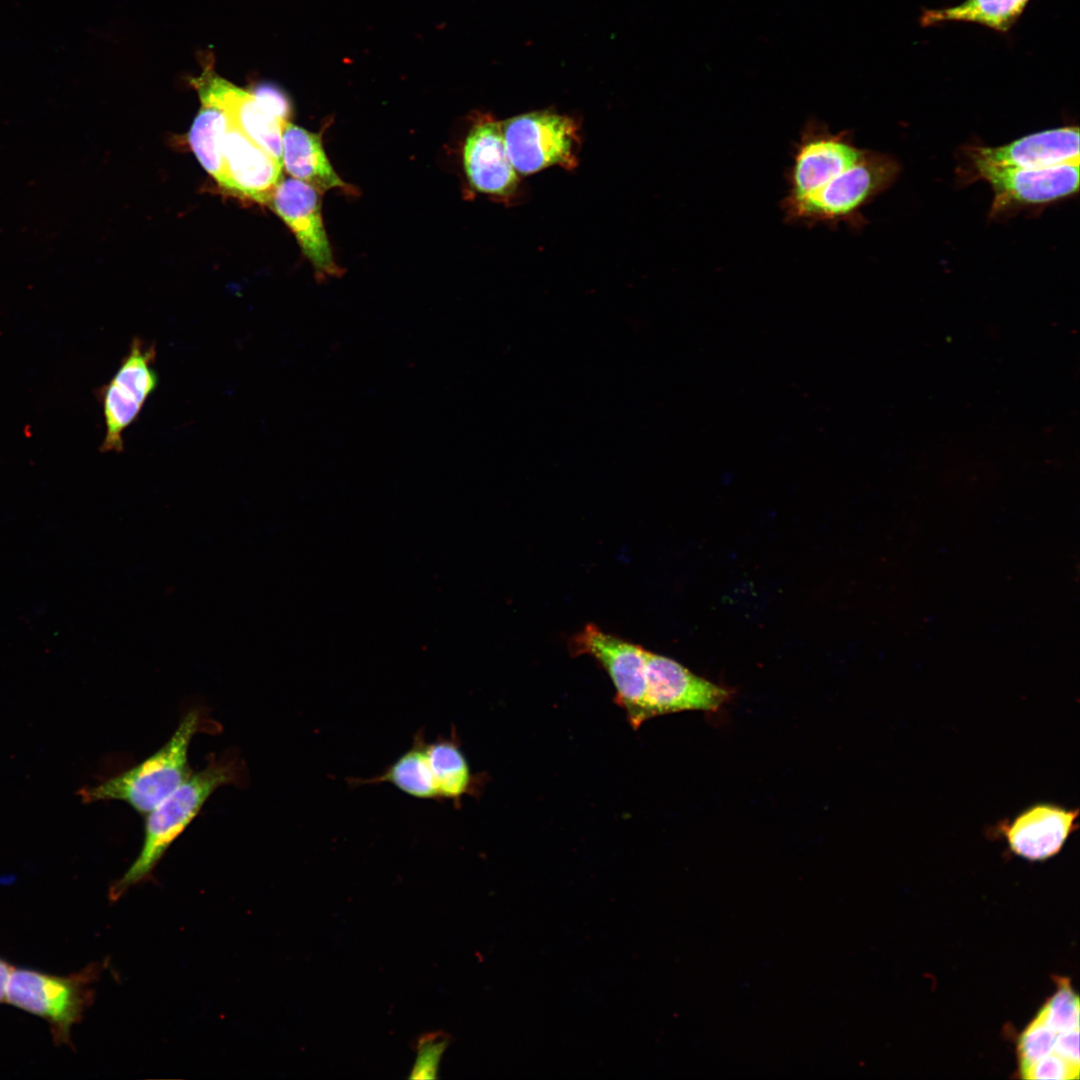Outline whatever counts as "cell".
<instances>
[{"label": "cell", "mask_w": 1080, "mask_h": 1080, "mask_svg": "<svg viewBox=\"0 0 1080 1080\" xmlns=\"http://www.w3.org/2000/svg\"><path fill=\"white\" fill-rule=\"evenodd\" d=\"M1059 1033L1061 1032L1052 1029L1038 1015L1035 1016L1018 1039L1017 1055L1020 1074L1042 1059L1060 1058L1056 1054V1040Z\"/></svg>", "instance_id": "obj_22"}, {"label": "cell", "mask_w": 1080, "mask_h": 1080, "mask_svg": "<svg viewBox=\"0 0 1080 1080\" xmlns=\"http://www.w3.org/2000/svg\"><path fill=\"white\" fill-rule=\"evenodd\" d=\"M573 655L593 657L608 673L616 690L615 703L626 713L628 722L638 729L645 721L647 649L586 625L569 642Z\"/></svg>", "instance_id": "obj_7"}, {"label": "cell", "mask_w": 1080, "mask_h": 1080, "mask_svg": "<svg viewBox=\"0 0 1080 1080\" xmlns=\"http://www.w3.org/2000/svg\"><path fill=\"white\" fill-rule=\"evenodd\" d=\"M865 153L847 131L832 133L816 118H809L794 144L792 163L785 172L788 190L781 203L804 198L856 163Z\"/></svg>", "instance_id": "obj_8"}, {"label": "cell", "mask_w": 1080, "mask_h": 1080, "mask_svg": "<svg viewBox=\"0 0 1080 1080\" xmlns=\"http://www.w3.org/2000/svg\"><path fill=\"white\" fill-rule=\"evenodd\" d=\"M1031 0H964L956 6L925 9L921 26L947 22L976 23L1002 34L1008 33Z\"/></svg>", "instance_id": "obj_20"}, {"label": "cell", "mask_w": 1080, "mask_h": 1080, "mask_svg": "<svg viewBox=\"0 0 1080 1080\" xmlns=\"http://www.w3.org/2000/svg\"><path fill=\"white\" fill-rule=\"evenodd\" d=\"M192 83L202 105L222 110L233 125L282 163V133L287 123L266 112L250 92L219 77L209 68Z\"/></svg>", "instance_id": "obj_13"}, {"label": "cell", "mask_w": 1080, "mask_h": 1080, "mask_svg": "<svg viewBox=\"0 0 1080 1080\" xmlns=\"http://www.w3.org/2000/svg\"><path fill=\"white\" fill-rule=\"evenodd\" d=\"M351 783L357 785L388 783L411 797L440 802L422 730L416 733L410 748L382 773L369 779H353Z\"/></svg>", "instance_id": "obj_19"}, {"label": "cell", "mask_w": 1080, "mask_h": 1080, "mask_svg": "<svg viewBox=\"0 0 1080 1080\" xmlns=\"http://www.w3.org/2000/svg\"><path fill=\"white\" fill-rule=\"evenodd\" d=\"M156 358L154 343L134 337L112 378L97 391L105 423L102 452L124 451V433L159 386Z\"/></svg>", "instance_id": "obj_5"}, {"label": "cell", "mask_w": 1080, "mask_h": 1080, "mask_svg": "<svg viewBox=\"0 0 1080 1080\" xmlns=\"http://www.w3.org/2000/svg\"><path fill=\"white\" fill-rule=\"evenodd\" d=\"M245 766L229 752L213 756L204 768L193 773L159 805L147 813L140 852L128 870L110 887L111 900L119 899L131 886L151 878L165 852L187 829L210 796L224 785H239Z\"/></svg>", "instance_id": "obj_1"}, {"label": "cell", "mask_w": 1080, "mask_h": 1080, "mask_svg": "<svg viewBox=\"0 0 1080 1080\" xmlns=\"http://www.w3.org/2000/svg\"><path fill=\"white\" fill-rule=\"evenodd\" d=\"M426 751L440 802L457 805L464 796L478 791L480 777L472 773L455 734L426 741Z\"/></svg>", "instance_id": "obj_18"}, {"label": "cell", "mask_w": 1080, "mask_h": 1080, "mask_svg": "<svg viewBox=\"0 0 1080 1080\" xmlns=\"http://www.w3.org/2000/svg\"><path fill=\"white\" fill-rule=\"evenodd\" d=\"M229 125L226 114L210 105H202L188 139L203 168L223 185V141Z\"/></svg>", "instance_id": "obj_21"}, {"label": "cell", "mask_w": 1080, "mask_h": 1080, "mask_svg": "<svg viewBox=\"0 0 1080 1080\" xmlns=\"http://www.w3.org/2000/svg\"><path fill=\"white\" fill-rule=\"evenodd\" d=\"M463 164L470 185L479 192L504 197L519 183L505 147L502 122L490 116L479 119L467 134Z\"/></svg>", "instance_id": "obj_15"}, {"label": "cell", "mask_w": 1080, "mask_h": 1080, "mask_svg": "<svg viewBox=\"0 0 1080 1080\" xmlns=\"http://www.w3.org/2000/svg\"><path fill=\"white\" fill-rule=\"evenodd\" d=\"M223 185L261 204L270 203L282 181L283 164L229 121L223 141Z\"/></svg>", "instance_id": "obj_14"}, {"label": "cell", "mask_w": 1080, "mask_h": 1080, "mask_svg": "<svg viewBox=\"0 0 1080 1080\" xmlns=\"http://www.w3.org/2000/svg\"><path fill=\"white\" fill-rule=\"evenodd\" d=\"M1079 129L1067 126L1033 133L998 147H973L972 160L1013 168H1045L1077 163Z\"/></svg>", "instance_id": "obj_16"}, {"label": "cell", "mask_w": 1080, "mask_h": 1080, "mask_svg": "<svg viewBox=\"0 0 1080 1080\" xmlns=\"http://www.w3.org/2000/svg\"><path fill=\"white\" fill-rule=\"evenodd\" d=\"M206 728L198 709L188 711L168 741L135 766L79 794L84 802L118 800L146 815L177 789L191 774L188 751L193 737Z\"/></svg>", "instance_id": "obj_2"}, {"label": "cell", "mask_w": 1080, "mask_h": 1080, "mask_svg": "<svg viewBox=\"0 0 1080 1080\" xmlns=\"http://www.w3.org/2000/svg\"><path fill=\"white\" fill-rule=\"evenodd\" d=\"M976 175L994 192L993 211L1017 204L1051 202L1078 191L1079 162L1045 168H1013L972 160Z\"/></svg>", "instance_id": "obj_11"}, {"label": "cell", "mask_w": 1080, "mask_h": 1080, "mask_svg": "<svg viewBox=\"0 0 1080 1080\" xmlns=\"http://www.w3.org/2000/svg\"><path fill=\"white\" fill-rule=\"evenodd\" d=\"M897 170L888 156L865 151L856 163L809 195L780 203L784 220L805 227L857 224L860 208L893 181Z\"/></svg>", "instance_id": "obj_4"}, {"label": "cell", "mask_w": 1080, "mask_h": 1080, "mask_svg": "<svg viewBox=\"0 0 1080 1080\" xmlns=\"http://www.w3.org/2000/svg\"><path fill=\"white\" fill-rule=\"evenodd\" d=\"M441 1034H428L419 1041L418 1054L410 1078H435L439 1062L447 1046Z\"/></svg>", "instance_id": "obj_24"}, {"label": "cell", "mask_w": 1080, "mask_h": 1080, "mask_svg": "<svg viewBox=\"0 0 1080 1080\" xmlns=\"http://www.w3.org/2000/svg\"><path fill=\"white\" fill-rule=\"evenodd\" d=\"M282 163L293 178L319 192L346 187L325 154L321 136L290 122L282 133Z\"/></svg>", "instance_id": "obj_17"}, {"label": "cell", "mask_w": 1080, "mask_h": 1080, "mask_svg": "<svg viewBox=\"0 0 1080 1080\" xmlns=\"http://www.w3.org/2000/svg\"><path fill=\"white\" fill-rule=\"evenodd\" d=\"M13 968L8 961L0 957V1003L6 1002L8 982Z\"/></svg>", "instance_id": "obj_26"}, {"label": "cell", "mask_w": 1080, "mask_h": 1080, "mask_svg": "<svg viewBox=\"0 0 1080 1080\" xmlns=\"http://www.w3.org/2000/svg\"><path fill=\"white\" fill-rule=\"evenodd\" d=\"M1079 997L1066 978H1058L1056 992L1037 1015L1052 1029L1065 1032L1079 1029Z\"/></svg>", "instance_id": "obj_23"}, {"label": "cell", "mask_w": 1080, "mask_h": 1080, "mask_svg": "<svg viewBox=\"0 0 1080 1080\" xmlns=\"http://www.w3.org/2000/svg\"><path fill=\"white\" fill-rule=\"evenodd\" d=\"M318 190L295 178L282 179L269 203L294 233L319 281L339 277L343 271L335 263L324 228Z\"/></svg>", "instance_id": "obj_10"}, {"label": "cell", "mask_w": 1080, "mask_h": 1080, "mask_svg": "<svg viewBox=\"0 0 1080 1080\" xmlns=\"http://www.w3.org/2000/svg\"><path fill=\"white\" fill-rule=\"evenodd\" d=\"M250 93L257 103L272 116L283 123H288L291 115V103L287 95L272 83H259Z\"/></svg>", "instance_id": "obj_25"}, {"label": "cell", "mask_w": 1080, "mask_h": 1080, "mask_svg": "<svg viewBox=\"0 0 1080 1080\" xmlns=\"http://www.w3.org/2000/svg\"><path fill=\"white\" fill-rule=\"evenodd\" d=\"M505 147L517 171L529 175L551 166L573 169L580 147L575 119L550 111H534L502 122Z\"/></svg>", "instance_id": "obj_6"}, {"label": "cell", "mask_w": 1080, "mask_h": 1080, "mask_svg": "<svg viewBox=\"0 0 1080 1080\" xmlns=\"http://www.w3.org/2000/svg\"><path fill=\"white\" fill-rule=\"evenodd\" d=\"M730 696L726 688L695 675L673 659L647 650L646 720L687 710L717 711Z\"/></svg>", "instance_id": "obj_9"}, {"label": "cell", "mask_w": 1080, "mask_h": 1080, "mask_svg": "<svg viewBox=\"0 0 1080 1080\" xmlns=\"http://www.w3.org/2000/svg\"><path fill=\"white\" fill-rule=\"evenodd\" d=\"M1078 814V809L1038 803L1012 820L1000 821L991 832L1000 835L1015 855L1030 861H1043L1063 848L1077 829Z\"/></svg>", "instance_id": "obj_12"}, {"label": "cell", "mask_w": 1080, "mask_h": 1080, "mask_svg": "<svg viewBox=\"0 0 1080 1080\" xmlns=\"http://www.w3.org/2000/svg\"><path fill=\"white\" fill-rule=\"evenodd\" d=\"M100 971L98 963L65 976L14 967L6 1002L46 1021L55 1045L72 1047V1029L94 1001Z\"/></svg>", "instance_id": "obj_3"}]
</instances>
